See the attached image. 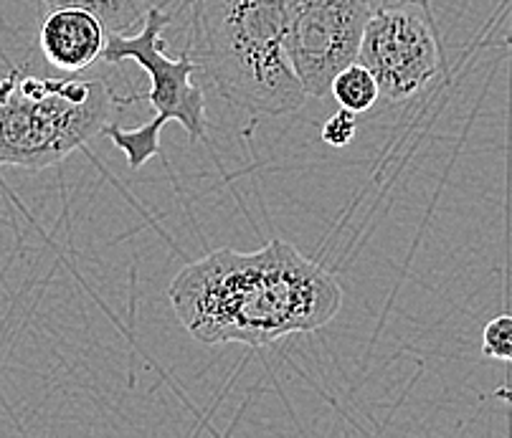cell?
<instances>
[{
  "label": "cell",
  "mask_w": 512,
  "mask_h": 438,
  "mask_svg": "<svg viewBox=\"0 0 512 438\" xmlns=\"http://www.w3.org/2000/svg\"><path fill=\"white\" fill-rule=\"evenodd\" d=\"M168 297L183 330L203 345L262 347L322 330L343 309L338 279L282 238L249 254L211 251L175 274Z\"/></svg>",
  "instance_id": "6da1fadb"
},
{
  "label": "cell",
  "mask_w": 512,
  "mask_h": 438,
  "mask_svg": "<svg viewBox=\"0 0 512 438\" xmlns=\"http://www.w3.org/2000/svg\"><path fill=\"white\" fill-rule=\"evenodd\" d=\"M295 0H196L201 69L234 107L282 117L307 92L287 51Z\"/></svg>",
  "instance_id": "7a4b0ae2"
},
{
  "label": "cell",
  "mask_w": 512,
  "mask_h": 438,
  "mask_svg": "<svg viewBox=\"0 0 512 438\" xmlns=\"http://www.w3.org/2000/svg\"><path fill=\"white\" fill-rule=\"evenodd\" d=\"M115 104L102 79H51L13 69L0 79V165H59L102 135Z\"/></svg>",
  "instance_id": "3957f363"
},
{
  "label": "cell",
  "mask_w": 512,
  "mask_h": 438,
  "mask_svg": "<svg viewBox=\"0 0 512 438\" xmlns=\"http://www.w3.org/2000/svg\"><path fill=\"white\" fill-rule=\"evenodd\" d=\"M168 23V13L150 8L137 33H109L102 56L107 64L132 61L150 76V89L140 99L150 102L153 119L132 130L122 125H107L102 132L117 150H122L132 170L142 168L160 155V130L168 122H178L191 142L203 140L208 130L206 97L201 87L193 84V74L201 71V64L186 54L175 59L168 56L163 41Z\"/></svg>",
  "instance_id": "277c9868"
},
{
  "label": "cell",
  "mask_w": 512,
  "mask_h": 438,
  "mask_svg": "<svg viewBox=\"0 0 512 438\" xmlns=\"http://www.w3.org/2000/svg\"><path fill=\"white\" fill-rule=\"evenodd\" d=\"M358 61L373 71L381 97L406 102L444 71V51L429 6L376 8L365 26Z\"/></svg>",
  "instance_id": "5b68a950"
},
{
  "label": "cell",
  "mask_w": 512,
  "mask_h": 438,
  "mask_svg": "<svg viewBox=\"0 0 512 438\" xmlns=\"http://www.w3.org/2000/svg\"><path fill=\"white\" fill-rule=\"evenodd\" d=\"M373 0H295L287 51L307 97H330L333 79L358 61Z\"/></svg>",
  "instance_id": "8992f818"
},
{
  "label": "cell",
  "mask_w": 512,
  "mask_h": 438,
  "mask_svg": "<svg viewBox=\"0 0 512 438\" xmlns=\"http://www.w3.org/2000/svg\"><path fill=\"white\" fill-rule=\"evenodd\" d=\"M109 31L84 8H54L41 23L39 46L44 59L64 74H82L102 61Z\"/></svg>",
  "instance_id": "52a82bcc"
},
{
  "label": "cell",
  "mask_w": 512,
  "mask_h": 438,
  "mask_svg": "<svg viewBox=\"0 0 512 438\" xmlns=\"http://www.w3.org/2000/svg\"><path fill=\"white\" fill-rule=\"evenodd\" d=\"M46 11L84 8L107 26L109 33H132L148 16V0H41Z\"/></svg>",
  "instance_id": "ba28073f"
},
{
  "label": "cell",
  "mask_w": 512,
  "mask_h": 438,
  "mask_svg": "<svg viewBox=\"0 0 512 438\" xmlns=\"http://www.w3.org/2000/svg\"><path fill=\"white\" fill-rule=\"evenodd\" d=\"M330 97L338 102V107L348 109V112L365 114L371 112L378 99H381V87H378L376 76L368 66L353 61L333 79Z\"/></svg>",
  "instance_id": "9c48e42d"
},
{
  "label": "cell",
  "mask_w": 512,
  "mask_h": 438,
  "mask_svg": "<svg viewBox=\"0 0 512 438\" xmlns=\"http://www.w3.org/2000/svg\"><path fill=\"white\" fill-rule=\"evenodd\" d=\"M482 355L512 363V314H497L482 330Z\"/></svg>",
  "instance_id": "30bf717a"
},
{
  "label": "cell",
  "mask_w": 512,
  "mask_h": 438,
  "mask_svg": "<svg viewBox=\"0 0 512 438\" xmlns=\"http://www.w3.org/2000/svg\"><path fill=\"white\" fill-rule=\"evenodd\" d=\"M358 135V114L340 107L333 117L322 125V142L330 147H345Z\"/></svg>",
  "instance_id": "8fae6325"
},
{
  "label": "cell",
  "mask_w": 512,
  "mask_h": 438,
  "mask_svg": "<svg viewBox=\"0 0 512 438\" xmlns=\"http://www.w3.org/2000/svg\"><path fill=\"white\" fill-rule=\"evenodd\" d=\"M376 8L383 6H431V0H373Z\"/></svg>",
  "instance_id": "7c38bea8"
},
{
  "label": "cell",
  "mask_w": 512,
  "mask_h": 438,
  "mask_svg": "<svg viewBox=\"0 0 512 438\" xmlns=\"http://www.w3.org/2000/svg\"><path fill=\"white\" fill-rule=\"evenodd\" d=\"M495 395H497V398H502V401L510 403V406H512V388H500Z\"/></svg>",
  "instance_id": "4fadbf2b"
}]
</instances>
